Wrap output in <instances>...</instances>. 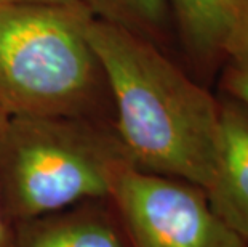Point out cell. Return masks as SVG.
I'll return each mask as SVG.
<instances>
[{
    "label": "cell",
    "mask_w": 248,
    "mask_h": 247,
    "mask_svg": "<svg viewBox=\"0 0 248 247\" xmlns=\"http://www.w3.org/2000/svg\"><path fill=\"white\" fill-rule=\"evenodd\" d=\"M178 37L194 66L213 74L226 63L237 0H167Z\"/></svg>",
    "instance_id": "52a82bcc"
},
{
    "label": "cell",
    "mask_w": 248,
    "mask_h": 247,
    "mask_svg": "<svg viewBox=\"0 0 248 247\" xmlns=\"http://www.w3.org/2000/svg\"><path fill=\"white\" fill-rule=\"evenodd\" d=\"M221 92L248 103V71L226 65L221 77Z\"/></svg>",
    "instance_id": "30bf717a"
},
{
    "label": "cell",
    "mask_w": 248,
    "mask_h": 247,
    "mask_svg": "<svg viewBox=\"0 0 248 247\" xmlns=\"http://www.w3.org/2000/svg\"><path fill=\"white\" fill-rule=\"evenodd\" d=\"M108 201L128 247H248L215 212L207 191L181 178L125 162L114 173Z\"/></svg>",
    "instance_id": "277c9868"
},
{
    "label": "cell",
    "mask_w": 248,
    "mask_h": 247,
    "mask_svg": "<svg viewBox=\"0 0 248 247\" xmlns=\"http://www.w3.org/2000/svg\"><path fill=\"white\" fill-rule=\"evenodd\" d=\"M74 5H0V108L8 115L85 117L96 72Z\"/></svg>",
    "instance_id": "3957f363"
},
{
    "label": "cell",
    "mask_w": 248,
    "mask_h": 247,
    "mask_svg": "<svg viewBox=\"0 0 248 247\" xmlns=\"http://www.w3.org/2000/svg\"><path fill=\"white\" fill-rule=\"evenodd\" d=\"M104 13V19L142 35L144 39L160 42L170 28V8L167 0H90ZM99 12V13H101Z\"/></svg>",
    "instance_id": "ba28073f"
},
{
    "label": "cell",
    "mask_w": 248,
    "mask_h": 247,
    "mask_svg": "<svg viewBox=\"0 0 248 247\" xmlns=\"http://www.w3.org/2000/svg\"><path fill=\"white\" fill-rule=\"evenodd\" d=\"M219 172L208 199L215 212L248 241V103L221 92Z\"/></svg>",
    "instance_id": "5b68a950"
},
{
    "label": "cell",
    "mask_w": 248,
    "mask_h": 247,
    "mask_svg": "<svg viewBox=\"0 0 248 247\" xmlns=\"http://www.w3.org/2000/svg\"><path fill=\"white\" fill-rule=\"evenodd\" d=\"M226 65L248 71V0H237L226 44Z\"/></svg>",
    "instance_id": "9c48e42d"
},
{
    "label": "cell",
    "mask_w": 248,
    "mask_h": 247,
    "mask_svg": "<svg viewBox=\"0 0 248 247\" xmlns=\"http://www.w3.org/2000/svg\"><path fill=\"white\" fill-rule=\"evenodd\" d=\"M85 35L112 93L114 132L140 170L213 190L219 172V103L142 35L92 13Z\"/></svg>",
    "instance_id": "6da1fadb"
},
{
    "label": "cell",
    "mask_w": 248,
    "mask_h": 247,
    "mask_svg": "<svg viewBox=\"0 0 248 247\" xmlns=\"http://www.w3.org/2000/svg\"><path fill=\"white\" fill-rule=\"evenodd\" d=\"M7 115L8 114L0 108V127L3 125ZM10 239H12V225L5 217L2 202H0V247H10Z\"/></svg>",
    "instance_id": "8fae6325"
},
{
    "label": "cell",
    "mask_w": 248,
    "mask_h": 247,
    "mask_svg": "<svg viewBox=\"0 0 248 247\" xmlns=\"http://www.w3.org/2000/svg\"><path fill=\"white\" fill-rule=\"evenodd\" d=\"M80 0H0V5H74Z\"/></svg>",
    "instance_id": "7c38bea8"
},
{
    "label": "cell",
    "mask_w": 248,
    "mask_h": 247,
    "mask_svg": "<svg viewBox=\"0 0 248 247\" xmlns=\"http://www.w3.org/2000/svg\"><path fill=\"white\" fill-rule=\"evenodd\" d=\"M94 202L13 223L10 247H128L114 209Z\"/></svg>",
    "instance_id": "8992f818"
},
{
    "label": "cell",
    "mask_w": 248,
    "mask_h": 247,
    "mask_svg": "<svg viewBox=\"0 0 248 247\" xmlns=\"http://www.w3.org/2000/svg\"><path fill=\"white\" fill-rule=\"evenodd\" d=\"M126 157L114 130L85 117L7 115L0 127V202L10 225L108 201Z\"/></svg>",
    "instance_id": "7a4b0ae2"
}]
</instances>
